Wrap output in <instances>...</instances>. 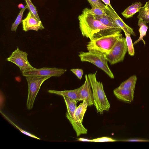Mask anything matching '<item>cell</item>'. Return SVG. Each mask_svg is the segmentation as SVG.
Listing matches in <instances>:
<instances>
[{
  "mask_svg": "<svg viewBox=\"0 0 149 149\" xmlns=\"http://www.w3.org/2000/svg\"><path fill=\"white\" fill-rule=\"evenodd\" d=\"M78 18L82 36L90 40L122 30L120 28L108 27L103 24L96 19L94 15L89 13L87 8L83 9Z\"/></svg>",
  "mask_w": 149,
  "mask_h": 149,
  "instance_id": "obj_1",
  "label": "cell"
},
{
  "mask_svg": "<svg viewBox=\"0 0 149 149\" xmlns=\"http://www.w3.org/2000/svg\"><path fill=\"white\" fill-rule=\"evenodd\" d=\"M97 72L89 74L88 76L93 93L94 105L97 112L102 114L104 111H109L110 105L104 91L103 84L97 79Z\"/></svg>",
  "mask_w": 149,
  "mask_h": 149,
  "instance_id": "obj_2",
  "label": "cell"
},
{
  "mask_svg": "<svg viewBox=\"0 0 149 149\" xmlns=\"http://www.w3.org/2000/svg\"><path fill=\"white\" fill-rule=\"evenodd\" d=\"M121 30L90 40L86 45L88 51L106 54L109 53L116 43L123 37Z\"/></svg>",
  "mask_w": 149,
  "mask_h": 149,
  "instance_id": "obj_3",
  "label": "cell"
},
{
  "mask_svg": "<svg viewBox=\"0 0 149 149\" xmlns=\"http://www.w3.org/2000/svg\"><path fill=\"white\" fill-rule=\"evenodd\" d=\"M78 56L81 61L92 63L104 71L111 78H114L113 73L108 65V61L105 54L88 51L79 52Z\"/></svg>",
  "mask_w": 149,
  "mask_h": 149,
  "instance_id": "obj_4",
  "label": "cell"
},
{
  "mask_svg": "<svg viewBox=\"0 0 149 149\" xmlns=\"http://www.w3.org/2000/svg\"><path fill=\"white\" fill-rule=\"evenodd\" d=\"M28 86V93L26 106L28 109L33 107L36 96L43 83L51 77V76L36 75L25 77Z\"/></svg>",
  "mask_w": 149,
  "mask_h": 149,
  "instance_id": "obj_5",
  "label": "cell"
},
{
  "mask_svg": "<svg viewBox=\"0 0 149 149\" xmlns=\"http://www.w3.org/2000/svg\"><path fill=\"white\" fill-rule=\"evenodd\" d=\"M127 51L126 38L123 37L116 43L111 51L105 55L109 63L114 65L123 61Z\"/></svg>",
  "mask_w": 149,
  "mask_h": 149,
  "instance_id": "obj_6",
  "label": "cell"
},
{
  "mask_svg": "<svg viewBox=\"0 0 149 149\" xmlns=\"http://www.w3.org/2000/svg\"><path fill=\"white\" fill-rule=\"evenodd\" d=\"M28 55L26 52H24L17 47L7 58L6 60L16 65L21 72L34 69L36 68L32 66L29 62Z\"/></svg>",
  "mask_w": 149,
  "mask_h": 149,
  "instance_id": "obj_7",
  "label": "cell"
},
{
  "mask_svg": "<svg viewBox=\"0 0 149 149\" xmlns=\"http://www.w3.org/2000/svg\"><path fill=\"white\" fill-rule=\"evenodd\" d=\"M87 106H88L86 101L84 100L77 107L75 111L73 118L74 123L72 126L77 136L87 133V129L82 124L83 117L87 110Z\"/></svg>",
  "mask_w": 149,
  "mask_h": 149,
  "instance_id": "obj_8",
  "label": "cell"
},
{
  "mask_svg": "<svg viewBox=\"0 0 149 149\" xmlns=\"http://www.w3.org/2000/svg\"><path fill=\"white\" fill-rule=\"evenodd\" d=\"M67 70L56 68L43 67L35 68L22 72L23 76L36 75L52 77H60Z\"/></svg>",
  "mask_w": 149,
  "mask_h": 149,
  "instance_id": "obj_9",
  "label": "cell"
},
{
  "mask_svg": "<svg viewBox=\"0 0 149 149\" xmlns=\"http://www.w3.org/2000/svg\"><path fill=\"white\" fill-rule=\"evenodd\" d=\"M23 30L25 32L29 30L38 31V30L44 29L41 21H39L32 13L29 12L26 18L22 20Z\"/></svg>",
  "mask_w": 149,
  "mask_h": 149,
  "instance_id": "obj_10",
  "label": "cell"
},
{
  "mask_svg": "<svg viewBox=\"0 0 149 149\" xmlns=\"http://www.w3.org/2000/svg\"><path fill=\"white\" fill-rule=\"evenodd\" d=\"M84 84L80 87L79 95L81 101L85 100L88 106L94 104L93 93L88 75L85 76Z\"/></svg>",
  "mask_w": 149,
  "mask_h": 149,
  "instance_id": "obj_11",
  "label": "cell"
},
{
  "mask_svg": "<svg viewBox=\"0 0 149 149\" xmlns=\"http://www.w3.org/2000/svg\"><path fill=\"white\" fill-rule=\"evenodd\" d=\"M107 14L113 19L114 22L124 31H125L135 36L136 35L133 29L127 25L118 15L113 9L109 6L106 5Z\"/></svg>",
  "mask_w": 149,
  "mask_h": 149,
  "instance_id": "obj_12",
  "label": "cell"
},
{
  "mask_svg": "<svg viewBox=\"0 0 149 149\" xmlns=\"http://www.w3.org/2000/svg\"><path fill=\"white\" fill-rule=\"evenodd\" d=\"M134 91V90L118 87L113 90V92L119 100L130 103L133 100Z\"/></svg>",
  "mask_w": 149,
  "mask_h": 149,
  "instance_id": "obj_13",
  "label": "cell"
},
{
  "mask_svg": "<svg viewBox=\"0 0 149 149\" xmlns=\"http://www.w3.org/2000/svg\"><path fill=\"white\" fill-rule=\"evenodd\" d=\"M80 87L77 89L63 91H58L53 90H49L48 92L50 93H53L65 96L71 100L75 101H81L79 95Z\"/></svg>",
  "mask_w": 149,
  "mask_h": 149,
  "instance_id": "obj_14",
  "label": "cell"
},
{
  "mask_svg": "<svg viewBox=\"0 0 149 149\" xmlns=\"http://www.w3.org/2000/svg\"><path fill=\"white\" fill-rule=\"evenodd\" d=\"M142 6L141 2H135L129 6L121 14L126 19L132 17L136 13L139 12Z\"/></svg>",
  "mask_w": 149,
  "mask_h": 149,
  "instance_id": "obj_15",
  "label": "cell"
},
{
  "mask_svg": "<svg viewBox=\"0 0 149 149\" xmlns=\"http://www.w3.org/2000/svg\"><path fill=\"white\" fill-rule=\"evenodd\" d=\"M94 16L96 19L100 21L105 26L108 27L121 29L116 24L112 18L107 14L102 16L94 15Z\"/></svg>",
  "mask_w": 149,
  "mask_h": 149,
  "instance_id": "obj_16",
  "label": "cell"
},
{
  "mask_svg": "<svg viewBox=\"0 0 149 149\" xmlns=\"http://www.w3.org/2000/svg\"><path fill=\"white\" fill-rule=\"evenodd\" d=\"M138 25L139 26V31L140 34L139 37L138 39L134 42L133 45L137 43L141 40L143 42L144 45H145L146 42L143 38V36L146 35L148 26L146 24V22L141 19H139Z\"/></svg>",
  "mask_w": 149,
  "mask_h": 149,
  "instance_id": "obj_17",
  "label": "cell"
},
{
  "mask_svg": "<svg viewBox=\"0 0 149 149\" xmlns=\"http://www.w3.org/2000/svg\"><path fill=\"white\" fill-rule=\"evenodd\" d=\"M139 12L137 18L142 19L146 24L149 23V0L143 6L141 7Z\"/></svg>",
  "mask_w": 149,
  "mask_h": 149,
  "instance_id": "obj_18",
  "label": "cell"
},
{
  "mask_svg": "<svg viewBox=\"0 0 149 149\" xmlns=\"http://www.w3.org/2000/svg\"><path fill=\"white\" fill-rule=\"evenodd\" d=\"M137 78L136 75H133L122 82L119 87L134 90Z\"/></svg>",
  "mask_w": 149,
  "mask_h": 149,
  "instance_id": "obj_19",
  "label": "cell"
},
{
  "mask_svg": "<svg viewBox=\"0 0 149 149\" xmlns=\"http://www.w3.org/2000/svg\"><path fill=\"white\" fill-rule=\"evenodd\" d=\"M28 8L26 5L25 8L22 9L20 11L14 22L12 24L11 27V30L12 31L16 32L18 26L22 22V18L24 12L25 10Z\"/></svg>",
  "mask_w": 149,
  "mask_h": 149,
  "instance_id": "obj_20",
  "label": "cell"
},
{
  "mask_svg": "<svg viewBox=\"0 0 149 149\" xmlns=\"http://www.w3.org/2000/svg\"><path fill=\"white\" fill-rule=\"evenodd\" d=\"M125 35V38L129 54L131 56H133L134 54V50L131 37V35L125 31H124Z\"/></svg>",
  "mask_w": 149,
  "mask_h": 149,
  "instance_id": "obj_21",
  "label": "cell"
},
{
  "mask_svg": "<svg viewBox=\"0 0 149 149\" xmlns=\"http://www.w3.org/2000/svg\"><path fill=\"white\" fill-rule=\"evenodd\" d=\"M89 13L93 15L102 16L107 15L106 9L97 6L91 7V9L88 8Z\"/></svg>",
  "mask_w": 149,
  "mask_h": 149,
  "instance_id": "obj_22",
  "label": "cell"
},
{
  "mask_svg": "<svg viewBox=\"0 0 149 149\" xmlns=\"http://www.w3.org/2000/svg\"><path fill=\"white\" fill-rule=\"evenodd\" d=\"M0 113L7 120L8 122H9L11 124L13 125L19 131H20L22 133L27 135L31 137L32 138H34L35 139H40L37 137L35 135L32 134L27 132L24 130L22 129L21 128L18 127L15 123H14L12 121H11L5 114L3 113L0 111Z\"/></svg>",
  "mask_w": 149,
  "mask_h": 149,
  "instance_id": "obj_23",
  "label": "cell"
},
{
  "mask_svg": "<svg viewBox=\"0 0 149 149\" xmlns=\"http://www.w3.org/2000/svg\"><path fill=\"white\" fill-rule=\"evenodd\" d=\"M28 8L34 17L39 21H41L38 15L36 8L33 5L31 0H25Z\"/></svg>",
  "mask_w": 149,
  "mask_h": 149,
  "instance_id": "obj_24",
  "label": "cell"
},
{
  "mask_svg": "<svg viewBox=\"0 0 149 149\" xmlns=\"http://www.w3.org/2000/svg\"><path fill=\"white\" fill-rule=\"evenodd\" d=\"M91 7L95 6L106 9V6L101 2L100 0H87Z\"/></svg>",
  "mask_w": 149,
  "mask_h": 149,
  "instance_id": "obj_25",
  "label": "cell"
},
{
  "mask_svg": "<svg viewBox=\"0 0 149 149\" xmlns=\"http://www.w3.org/2000/svg\"><path fill=\"white\" fill-rule=\"evenodd\" d=\"M118 141L107 137H103L93 139H91L90 142H115Z\"/></svg>",
  "mask_w": 149,
  "mask_h": 149,
  "instance_id": "obj_26",
  "label": "cell"
},
{
  "mask_svg": "<svg viewBox=\"0 0 149 149\" xmlns=\"http://www.w3.org/2000/svg\"><path fill=\"white\" fill-rule=\"evenodd\" d=\"M71 71L79 79H81L84 74L83 70L81 69L74 68L72 69Z\"/></svg>",
  "mask_w": 149,
  "mask_h": 149,
  "instance_id": "obj_27",
  "label": "cell"
},
{
  "mask_svg": "<svg viewBox=\"0 0 149 149\" xmlns=\"http://www.w3.org/2000/svg\"><path fill=\"white\" fill-rule=\"evenodd\" d=\"M128 141V142H149V140H147L146 139H126L125 140H123L120 141Z\"/></svg>",
  "mask_w": 149,
  "mask_h": 149,
  "instance_id": "obj_28",
  "label": "cell"
},
{
  "mask_svg": "<svg viewBox=\"0 0 149 149\" xmlns=\"http://www.w3.org/2000/svg\"><path fill=\"white\" fill-rule=\"evenodd\" d=\"M105 4V5H107L112 8L113 9V8L111 6L110 0H101Z\"/></svg>",
  "mask_w": 149,
  "mask_h": 149,
  "instance_id": "obj_29",
  "label": "cell"
},
{
  "mask_svg": "<svg viewBox=\"0 0 149 149\" xmlns=\"http://www.w3.org/2000/svg\"><path fill=\"white\" fill-rule=\"evenodd\" d=\"M78 140L80 141L84 142H90L91 140L83 138H79L78 139Z\"/></svg>",
  "mask_w": 149,
  "mask_h": 149,
  "instance_id": "obj_30",
  "label": "cell"
},
{
  "mask_svg": "<svg viewBox=\"0 0 149 149\" xmlns=\"http://www.w3.org/2000/svg\"><path fill=\"white\" fill-rule=\"evenodd\" d=\"M25 7L23 4L20 3L18 5V7L19 9H22L25 8Z\"/></svg>",
  "mask_w": 149,
  "mask_h": 149,
  "instance_id": "obj_31",
  "label": "cell"
}]
</instances>
